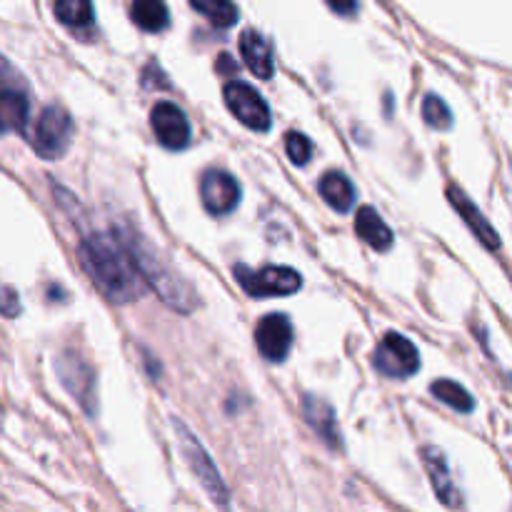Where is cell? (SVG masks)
<instances>
[{
    "instance_id": "1",
    "label": "cell",
    "mask_w": 512,
    "mask_h": 512,
    "mask_svg": "<svg viewBox=\"0 0 512 512\" xmlns=\"http://www.w3.org/2000/svg\"><path fill=\"white\" fill-rule=\"evenodd\" d=\"M78 258L90 283L108 303L128 305L145 295L143 278L113 233H95V230L85 233L80 240Z\"/></svg>"
},
{
    "instance_id": "2",
    "label": "cell",
    "mask_w": 512,
    "mask_h": 512,
    "mask_svg": "<svg viewBox=\"0 0 512 512\" xmlns=\"http://www.w3.org/2000/svg\"><path fill=\"white\" fill-rule=\"evenodd\" d=\"M113 235L118 238V243L123 245L125 253L133 260L135 270L143 278L145 285L153 288V293L163 300L168 308L178 310L180 315H190L200 305L195 290L160 258L158 250L128 223H118L113 228Z\"/></svg>"
},
{
    "instance_id": "3",
    "label": "cell",
    "mask_w": 512,
    "mask_h": 512,
    "mask_svg": "<svg viewBox=\"0 0 512 512\" xmlns=\"http://www.w3.org/2000/svg\"><path fill=\"white\" fill-rule=\"evenodd\" d=\"M70 140H73V118L63 105H45L43 113L38 115L33 128L35 153L43 160H58L68 153Z\"/></svg>"
},
{
    "instance_id": "4",
    "label": "cell",
    "mask_w": 512,
    "mask_h": 512,
    "mask_svg": "<svg viewBox=\"0 0 512 512\" xmlns=\"http://www.w3.org/2000/svg\"><path fill=\"white\" fill-rule=\"evenodd\" d=\"M235 280L250 298H285V295L298 293L303 278L298 270L285 268V265H273V268L250 270L248 265H235Z\"/></svg>"
},
{
    "instance_id": "5",
    "label": "cell",
    "mask_w": 512,
    "mask_h": 512,
    "mask_svg": "<svg viewBox=\"0 0 512 512\" xmlns=\"http://www.w3.org/2000/svg\"><path fill=\"white\" fill-rule=\"evenodd\" d=\"M173 428L178 430L180 453H183L185 463H188V468L193 470L198 483L205 488V493H208L210 500H215L218 505H228L230 495H228V488H225V480L220 478L218 468H215V463L210 460V455L205 453L200 440L195 438V435L190 433L180 420H173Z\"/></svg>"
},
{
    "instance_id": "6",
    "label": "cell",
    "mask_w": 512,
    "mask_h": 512,
    "mask_svg": "<svg viewBox=\"0 0 512 512\" xmlns=\"http://www.w3.org/2000/svg\"><path fill=\"white\" fill-rule=\"evenodd\" d=\"M55 370H58L60 383L65 385L70 395L80 403V408L88 415L98 410V393H95V373L78 353L65 350L55 358Z\"/></svg>"
},
{
    "instance_id": "7",
    "label": "cell",
    "mask_w": 512,
    "mask_h": 512,
    "mask_svg": "<svg viewBox=\"0 0 512 512\" xmlns=\"http://www.w3.org/2000/svg\"><path fill=\"white\" fill-rule=\"evenodd\" d=\"M373 365L380 375H385V378H410V375L418 373L420 368L418 348H415L413 340H408L405 335L388 333L383 338V343L378 345V350H375Z\"/></svg>"
},
{
    "instance_id": "8",
    "label": "cell",
    "mask_w": 512,
    "mask_h": 512,
    "mask_svg": "<svg viewBox=\"0 0 512 512\" xmlns=\"http://www.w3.org/2000/svg\"><path fill=\"white\" fill-rule=\"evenodd\" d=\"M225 105L245 128L255 130V133H268L270 125H273L270 108L263 95L243 80H233V83L225 85Z\"/></svg>"
},
{
    "instance_id": "9",
    "label": "cell",
    "mask_w": 512,
    "mask_h": 512,
    "mask_svg": "<svg viewBox=\"0 0 512 512\" xmlns=\"http://www.w3.org/2000/svg\"><path fill=\"white\" fill-rule=\"evenodd\" d=\"M150 125L158 138V143L168 150H185L190 145V123L183 110L175 103L160 100L150 110Z\"/></svg>"
},
{
    "instance_id": "10",
    "label": "cell",
    "mask_w": 512,
    "mask_h": 512,
    "mask_svg": "<svg viewBox=\"0 0 512 512\" xmlns=\"http://www.w3.org/2000/svg\"><path fill=\"white\" fill-rule=\"evenodd\" d=\"M200 198L210 215H230L240 203V183L225 170H208L200 180Z\"/></svg>"
},
{
    "instance_id": "11",
    "label": "cell",
    "mask_w": 512,
    "mask_h": 512,
    "mask_svg": "<svg viewBox=\"0 0 512 512\" xmlns=\"http://www.w3.org/2000/svg\"><path fill=\"white\" fill-rule=\"evenodd\" d=\"M255 343H258L260 355L270 363H283L293 348V325L288 315L270 313L265 315L255 330Z\"/></svg>"
},
{
    "instance_id": "12",
    "label": "cell",
    "mask_w": 512,
    "mask_h": 512,
    "mask_svg": "<svg viewBox=\"0 0 512 512\" xmlns=\"http://www.w3.org/2000/svg\"><path fill=\"white\" fill-rule=\"evenodd\" d=\"M303 418L310 428L318 433V438L323 440L328 448L340 450L343 448V440H340V430H338V420H335V410L325 403L323 398L318 395L308 393L303 398Z\"/></svg>"
},
{
    "instance_id": "13",
    "label": "cell",
    "mask_w": 512,
    "mask_h": 512,
    "mask_svg": "<svg viewBox=\"0 0 512 512\" xmlns=\"http://www.w3.org/2000/svg\"><path fill=\"white\" fill-rule=\"evenodd\" d=\"M448 200L455 205V210L460 213V218H463L465 223L473 228V233L478 235L480 243H483L485 248H490V250L500 248V238H498V233H495V228L483 218V215H480L478 205H475L473 200H470L468 195L458 188V185H448Z\"/></svg>"
},
{
    "instance_id": "14",
    "label": "cell",
    "mask_w": 512,
    "mask_h": 512,
    "mask_svg": "<svg viewBox=\"0 0 512 512\" xmlns=\"http://www.w3.org/2000/svg\"><path fill=\"white\" fill-rule=\"evenodd\" d=\"M423 463H425V470H428L430 483H433V490H435V495H438L440 503L448 505V508H463V498H460L458 488H455L453 478H450L448 463H445L443 453L435 448H425Z\"/></svg>"
},
{
    "instance_id": "15",
    "label": "cell",
    "mask_w": 512,
    "mask_h": 512,
    "mask_svg": "<svg viewBox=\"0 0 512 512\" xmlns=\"http://www.w3.org/2000/svg\"><path fill=\"white\" fill-rule=\"evenodd\" d=\"M240 55H243L245 65L253 70L258 78L268 80L273 78L275 63H273V48H270L268 40L263 38V33L248 28L240 35Z\"/></svg>"
},
{
    "instance_id": "16",
    "label": "cell",
    "mask_w": 512,
    "mask_h": 512,
    "mask_svg": "<svg viewBox=\"0 0 512 512\" xmlns=\"http://www.w3.org/2000/svg\"><path fill=\"white\" fill-rule=\"evenodd\" d=\"M30 120L28 90H8L0 93V135L25 133Z\"/></svg>"
},
{
    "instance_id": "17",
    "label": "cell",
    "mask_w": 512,
    "mask_h": 512,
    "mask_svg": "<svg viewBox=\"0 0 512 512\" xmlns=\"http://www.w3.org/2000/svg\"><path fill=\"white\" fill-rule=\"evenodd\" d=\"M355 228H358L360 238H363L370 248L378 250V253H388V250L393 248V230L388 228V223L380 218L375 208H368V205L360 208L358 215H355Z\"/></svg>"
},
{
    "instance_id": "18",
    "label": "cell",
    "mask_w": 512,
    "mask_h": 512,
    "mask_svg": "<svg viewBox=\"0 0 512 512\" xmlns=\"http://www.w3.org/2000/svg\"><path fill=\"white\" fill-rule=\"evenodd\" d=\"M318 190H320V198H323L325 203L335 210V213L345 215L353 210L355 188H353V183H350V180L340 173V170H328V173L320 178Z\"/></svg>"
},
{
    "instance_id": "19",
    "label": "cell",
    "mask_w": 512,
    "mask_h": 512,
    "mask_svg": "<svg viewBox=\"0 0 512 512\" xmlns=\"http://www.w3.org/2000/svg\"><path fill=\"white\" fill-rule=\"evenodd\" d=\"M130 18L138 28L148 30V33H160L168 28L170 13L165 0H133L130 3Z\"/></svg>"
},
{
    "instance_id": "20",
    "label": "cell",
    "mask_w": 512,
    "mask_h": 512,
    "mask_svg": "<svg viewBox=\"0 0 512 512\" xmlns=\"http://www.w3.org/2000/svg\"><path fill=\"white\" fill-rule=\"evenodd\" d=\"M55 18L68 28H88L93 23V3L90 0H53Z\"/></svg>"
},
{
    "instance_id": "21",
    "label": "cell",
    "mask_w": 512,
    "mask_h": 512,
    "mask_svg": "<svg viewBox=\"0 0 512 512\" xmlns=\"http://www.w3.org/2000/svg\"><path fill=\"white\" fill-rule=\"evenodd\" d=\"M430 393H433L440 403L458 410V413H473L475 408L473 395H470L460 383H453V380H435V383L430 385Z\"/></svg>"
},
{
    "instance_id": "22",
    "label": "cell",
    "mask_w": 512,
    "mask_h": 512,
    "mask_svg": "<svg viewBox=\"0 0 512 512\" xmlns=\"http://www.w3.org/2000/svg\"><path fill=\"white\" fill-rule=\"evenodd\" d=\"M198 13H203L215 28H233L238 23V8L233 0H190Z\"/></svg>"
},
{
    "instance_id": "23",
    "label": "cell",
    "mask_w": 512,
    "mask_h": 512,
    "mask_svg": "<svg viewBox=\"0 0 512 512\" xmlns=\"http://www.w3.org/2000/svg\"><path fill=\"white\" fill-rule=\"evenodd\" d=\"M423 118L430 128L435 130H450L453 128V113L445 105V100L440 95L428 93L423 100Z\"/></svg>"
},
{
    "instance_id": "24",
    "label": "cell",
    "mask_w": 512,
    "mask_h": 512,
    "mask_svg": "<svg viewBox=\"0 0 512 512\" xmlns=\"http://www.w3.org/2000/svg\"><path fill=\"white\" fill-rule=\"evenodd\" d=\"M285 153H288V158L293 160L295 165H305L313 158V143H310L303 133H298V130H290V133L285 135Z\"/></svg>"
},
{
    "instance_id": "25",
    "label": "cell",
    "mask_w": 512,
    "mask_h": 512,
    "mask_svg": "<svg viewBox=\"0 0 512 512\" xmlns=\"http://www.w3.org/2000/svg\"><path fill=\"white\" fill-rule=\"evenodd\" d=\"M8 90H28V80L20 75V70L10 60L0 55V93H8Z\"/></svg>"
},
{
    "instance_id": "26",
    "label": "cell",
    "mask_w": 512,
    "mask_h": 512,
    "mask_svg": "<svg viewBox=\"0 0 512 512\" xmlns=\"http://www.w3.org/2000/svg\"><path fill=\"white\" fill-rule=\"evenodd\" d=\"M0 315L3 318H18L20 315V298L10 285L0 283Z\"/></svg>"
},
{
    "instance_id": "27",
    "label": "cell",
    "mask_w": 512,
    "mask_h": 512,
    "mask_svg": "<svg viewBox=\"0 0 512 512\" xmlns=\"http://www.w3.org/2000/svg\"><path fill=\"white\" fill-rule=\"evenodd\" d=\"M325 3H328L338 15H345V18H348V15H355V10H358V0H325Z\"/></svg>"
},
{
    "instance_id": "28",
    "label": "cell",
    "mask_w": 512,
    "mask_h": 512,
    "mask_svg": "<svg viewBox=\"0 0 512 512\" xmlns=\"http://www.w3.org/2000/svg\"><path fill=\"white\" fill-rule=\"evenodd\" d=\"M220 70H225V75H230V73H235V70H238V65H235L233 60L228 58V55H220Z\"/></svg>"
}]
</instances>
